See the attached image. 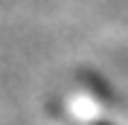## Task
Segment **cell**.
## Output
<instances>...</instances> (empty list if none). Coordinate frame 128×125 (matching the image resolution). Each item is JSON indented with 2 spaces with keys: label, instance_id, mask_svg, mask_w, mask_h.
<instances>
[{
  "label": "cell",
  "instance_id": "obj_1",
  "mask_svg": "<svg viewBox=\"0 0 128 125\" xmlns=\"http://www.w3.org/2000/svg\"><path fill=\"white\" fill-rule=\"evenodd\" d=\"M90 125H111V122H105V119H102V122H90Z\"/></svg>",
  "mask_w": 128,
  "mask_h": 125
}]
</instances>
